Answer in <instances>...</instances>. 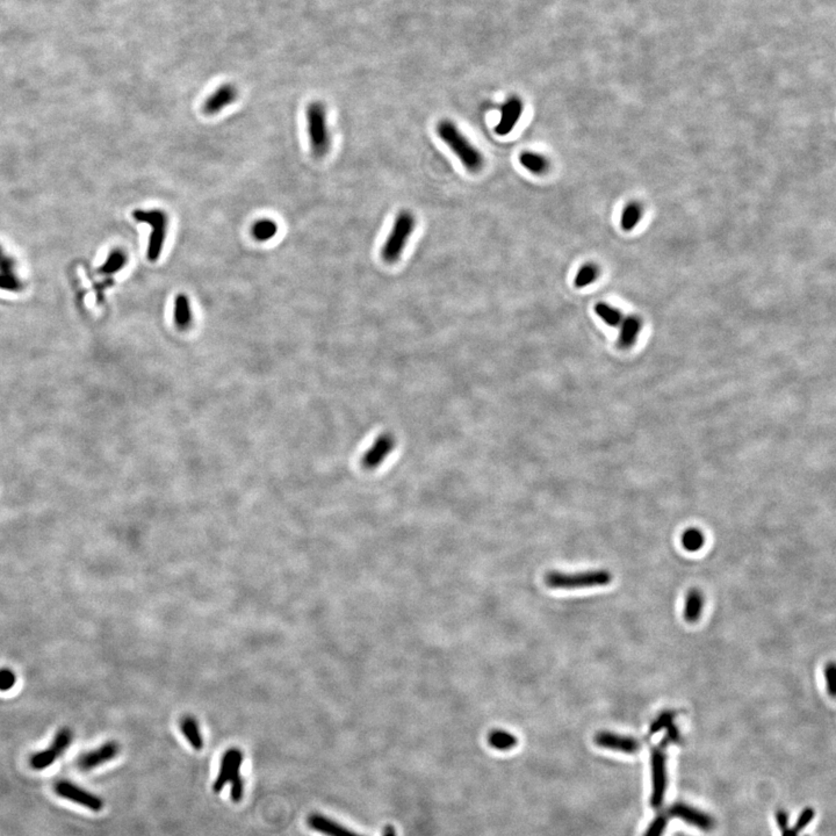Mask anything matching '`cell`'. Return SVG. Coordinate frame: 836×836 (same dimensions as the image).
Listing matches in <instances>:
<instances>
[{"mask_svg": "<svg viewBox=\"0 0 836 836\" xmlns=\"http://www.w3.org/2000/svg\"><path fill=\"white\" fill-rule=\"evenodd\" d=\"M436 129L440 140L457 155L467 171L477 173L482 170L484 165L482 153L469 142L455 122L444 119L438 122Z\"/></svg>", "mask_w": 836, "mask_h": 836, "instance_id": "obj_1", "label": "cell"}, {"mask_svg": "<svg viewBox=\"0 0 836 836\" xmlns=\"http://www.w3.org/2000/svg\"><path fill=\"white\" fill-rule=\"evenodd\" d=\"M612 581V575L604 569L598 571L562 573L549 571L545 576V583L551 589L574 590L604 587Z\"/></svg>", "mask_w": 836, "mask_h": 836, "instance_id": "obj_2", "label": "cell"}, {"mask_svg": "<svg viewBox=\"0 0 836 836\" xmlns=\"http://www.w3.org/2000/svg\"><path fill=\"white\" fill-rule=\"evenodd\" d=\"M305 117L312 153L315 157L325 156L331 144L327 107L322 102H310L305 109Z\"/></svg>", "mask_w": 836, "mask_h": 836, "instance_id": "obj_3", "label": "cell"}, {"mask_svg": "<svg viewBox=\"0 0 836 836\" xmlns=\"http://www.w3.org/2000/svg\"><path fill=\"white\" fill-rule=\"evenodd\" d=\"M415 226L416 220L412 213L409 211H401L397 214L393 228L382 247V259L386 263L394 264L401 258L408 240L414 233Z\"/></svg>", "mask_w": 836, "mask_h": 836, "instance_id": "obj_4", "label": "cell"}, {"mask_svg": "<svg viewBox=\"0 0 836 836\" xmlns=\"http://www.w3.org/2000/svg\"><path fill=\"white\" fill-rule=\"evenodd\" d=\"M133 218L137 222L146 223L151 228L146 257L150 262H157L163 252L169 229V216L162 209H136L133 213Z\"/></svg>", "mask_w": 836, "mask_h": 836, "instance_id": "obj_5", "label": "cell"}, {"mask_svg": "<svg viewBox=\"0 0 836 836\" xmlns=\"http://www.w3.org/2000/svg\"><path fill=\"white\" fill-rule=\"evenodd\" d=\"M73 739V733L69 728H61L55 735L49 748L41 750L30 757V767L35 770H44L50 767L69 748Z\"/></svg>", "mask_w": 836, "mask_h": 836, "instance_id": "obj_6", "label": "cell"}, {"mask_svg": "<svg viewBox=\"0 0 836 836\" xmlns=\"http://www.w3.org/2000/svg\"><path fill=\"white\" fill-rule=\"evenodd\" d=\"M652 776L653 792L651 804L654 808L661 807L667 790V757L663 747H658L652 752Z\"/></svg>", "mask_w": 836, "mask_h": 836, "instance_id": "obj_7", "label": "cell"}, {"mask_svg": "<svg viewBox=\"0 0 836 836\" xmlns=\"http://www.w3.org/2000/svg\"><path fill=\"white\" fill-rule=\"evenodd\" d=\"M55 791L59 797L71 800L73 803L82 805V806L88 807V810L93 812L102 811L105 805L104 800L100 797L88 792L86 790L82 789L79 786H75L68 781H59L56 783Z\"/></svg>", "mask_w": 836, "mask_h": 836, "instance_id": "obj_8", "label": "cell"}, {"mask_svg": "<svg viewBox=\"0 0 836 836\" xmlns=\"http://www.w3.org/2000/svg\"><path fill=\"white\" fill-rule=\"evenodd\" d=\"M244 755L240 749L230 748L225 752L222 757L220 771L218 777L213 784V791L215 793L221 792L227 783L233 782L235 778L240 776V770L243 763Z\"/></svg>", "mask_w": 836, "mask_h": 836, "instance_id": "obj_9", "label": "cell"}, {"mask_svg": "<svg viewBox=\"0 0 836 836\" xmlns=\"http://www.w3.org/2000/svg\"><path fill=\"white\" fill-rule=\"evenodd\" d=\"M524 111V102L520 97H510L501 107V119L495 127V133L500 136H506L513 131L518 124Z\"/></svg>", "mask_w": 836, "mask_h": 836, "instance_id": "obj_10", "label": "cell"}, {"mask_svg": "<svg viewBox=\"0 0 836 836\" xmlns=\"http://www.w3.org/2000/svg\"><path fill=\"white\" fill-rule=\"evenodd\" d=\"M395 448L394 437L389 433H382L375 440L371 448L365 453L361 459V465L366 469H375L381 465L383 460L388 457L389 453Z\"/></svg>", "mask_w": 836, "mask_h": 836, "instance_id": "obj_11", "label": "cell"}, {"mask_svg": "<svg viewBox=\"0 0 836 836\" xmlns=\"http://www.w3.org/2000/svg\"><path fill=\"white\" fill-rule=\"evenodd\" d=\"M120 752V745L117 741H108L100 745L99 748L84 754L78 759V767L82 770H91L95 768L105 764L108 761L113 760Z\"/></svg>", "mask_w": 836, "mask_h": 836, "instance_id": "obj_12", "label": "cell"}, {"mask_svg": "<svg viewBox=\"0 0 836 836\" xmlns=\"http://www.w3.org/2000/svg\"><path fill=\"white\" fill-rule=\"evenodd\" d=\"M669 815L674 818L681 819L683 821L690 824V825L702 829V830H711L714 826L713 819L709 815H706L704 812L699 811L697 808L689 806L687 804L678 803L675 804L674 806L670 807Z\"/></svg>", "mask_w": 836, "mask_h": 836, "instance_id": "obj_13", "label": "cell"}, {"mask_svg": "<svg viewBox=\"0 0 836 836\" xmlns=\"http://www.w3.org/2000/svg\"><path fill=\"white\" fill-rule=\"evenodd\" d=\"M237 97H238V91L235 85L230 83L223 84L218 90H215L205 102V113L208 115L220 113L222 109L234 104Z\"/></svg>", "mask_w": 836, "mask_h": 836, "instance_id": "obj_14", "label": "cell"}, {"mask_svg": "<svg viewBox=\"0 0 836 836\" xmlns=\"http://www.w3.org/2000/svg\"><path fill=\"white\" fill-rule=\"evenodd\" d=\"M595 743L602 748L610 750H618L626 754H634L640 749V743L636 739L625 735H619L612 732H600L595 737Z\"/></svg>", "mask_w": 836, "mask_h": 836, "instance_id": "obj_15", "label": "cell"}, {"mask_svg": "<svg viewBox=\"0 0 836 836\" xmlns=\"http://www.w3.org/2000/svg\"><path fill=\"white\" fill-rule=\"evenodd\" d=\"M308 824L312 828L315 829L316 832L322 833L327 836H361L358 835L356 833L351 832L345 827L339 825L337 822L332 821L330 819H327L324 815H310L308 818Z\"/></svg>", "mask_w": 836, "mask_h": 836, "instance_id": "obj_16", "label": "cell"}, {"mask_svg": "<svg viewBox=\"0 0 836 836\" xmlns=\"http://www.w3.org/2000/svg\"><path fill=\"white\" fill-rule=\"evenodd\" d=\"M704 597L699 589L689 590L684 600V619L690 624L697 623L702 616Z\"/></svg>", "mask_w": 836, "mask_h": 836, "instance_id": "obj_17", "label": "cell"}, {"mask_svg": "<svg viewBox=\"0 0 836 836\" xmlns=\"http://www.w3.org/2000/svg\"><path fill=\"white\" fill-rule=\"evenodd\" d=\"M520 163L527 171L537 175H545L551 167L549 158L535 151H523L520 153Z\"/></svg>", "mask_w": 836, "mask_h": 836, "instance_id": "obj_18", "label": "cell"}, {"mask_svg": "<svg viewBox=\"0 0 836 836\" xmlns=\"http://www.w3.org/2000/svg\"><path fill=\"white\" fill-rule=\"evenodd\" d=\"M173 319H175V325L180 330L189 329V325L192 323V308H191V302H189L187 295L180 293L175 296Z\"/></svg>", "mask_w": 836, "mask_h": 836, "instance_id": "obj_19", "label": "cell"}, {"mask_svg": "<svg viewBox=\"0 0 836 836\" xmlns=\"http://www.w3.org/2000/svg\"><path fill=\"white\" fill-rule=\"evenodd\" d=\"M622 329H620V334H619V348L622 349H629L636 342L638 334L640 330V321L636 317H627L625 320L622 321Z\"/></svg>", "mask_w": 836, "mask_h": 836, "instance_id": "obj_20", "label": "cell"}, {"mask_svg": "<svg viewBox=\"0 0 836 836\" xmlns=\"http://www.w3.org/2000/svg\"><path fill=\"white\" fill-rule=\"evenodd\" d=\"M180 728H182V734L185 735V738L189 740L193 748L197 749V750L202 749L204 740L201 737L197 720L192 716H184L180 720Z\"/></svg>", "mask_w": 836, "mask_h": 836, "instance_id": "obj_21", "label": "cell"}, {"mask_svg": "<svg viewBox=\"0 0 836 836\" xmlns=\"http://www.w3.org/2000/svg\"><path fill=\"white\" fill-rule=\"evenodd\" d=\"M128 256L124 250L121 249H113L109 252L107 256L105 263L100 267V272L104 274H114L124 269V266L127 265Z\"/></svg>", "mask_w": 836, "mask_h": 836, "instance_id": "obj_22", "label": "cell"}, {"mask_svg": "<svg viewBox=\"0 0 836 836\" xmlns=\"http://www.w3.org/2000/svg\"><path fill=\"white\" fill-rule=\"evenodd\" d=\"M488 743L496 750H510L517 745V738L509 732L494 730L488 735Z\"/></svg>", "mask_w": 836, "mask_h": 836, "instance_id": "obj_23", "label": "cell"}, {"mask_svg": "<svg viewBox=\"0 0 836 836\" xmlns=\"http://www.w3.org/2000/svg\"><path fill=\"white\" fill-rule=\"evenodd\" d=\"M251 233H252L254 238L258 242H266V240H272L273 237L276 236L278 233V225L276 221L269 220V218H260L254 223V226L251 228Z\"/></svg>", "mask_w": 836, "mask_h": 836, "instance_id": "obj_24", "label": "cell"}, {"mask_svg": "<svg viewBox=\"0 0 836 836\" xmlns=\"http://www.w3.org/2000/svg\"><path fill=\"white\" fill-rule=\"evenodd\" d=\"M595 313L610 327H618L619 324L622 323V314L607 303H603V302L597 303L595 305Z\"/></svg>", "mask_w": 836, "mask_h": 836, "instance_id": "obj_25", "label": "cell"}, {"mask_svg": "<svg viewBox=\"0 0 836 836\" xmlns=\"http://www.w3.org/2000/svg\"><path fill=\"white\" fill-rule=\"evenodd\" d=\"M597 276L598 267L593 264H585L578 269V274L575 276L574 286L576 288L587 287L593 284V281H596Z\"/></svg>", "mask_w": 836, "mask_h": 836, "instance_id": "obj_26", "label": "cell"}, {"mask_svg": "<svg viewBox=\"0 0 836 836\" xmlns=\"http://www.w3.org/2000/svg\"><path fill=\"white\" fill-rule=\"evenodd\" d=\"M641 218V209L636 204H629L624 209L620 218V227L624 231H631L636 228Z\"/></svg>", "mask_w": 836, "mask_h": 836, "instance_id": "obj_27", "label": "cell"}, {"mask_svg": "<svg viewBox=\"0 0 836 836\" xmlns=\"http://www.w3.org/2000/svg\"><path fill=\"white\" fill-rule=\"evenodd\" d=\"M682 545L689 552H697L704 545V535L697 529H689L682 535Z\"/></svg>", "mask_w": 836, "mask_h": 836, "instance_id": "obj_28", "label": "cell"}, {"mask_svg": "<svg viewBox=\"0 0 836 836\" xmlns=\"http://www.w3.org/2000/svg\"><path fill=\"white\" fill-rule=\"evenodd\" d=\"M15 259L11 255H8L3 245L0 244V274L3 276H15Z\"/></svg>", "mask_w": 836, "mask_h": 836, "instance_id": "obj_29", "label": "cell"}, {"mask_svg": "<svg viewBox=\"0 0 836 836\" xmlns=\"http://www.w3.org/2000/svg\"><path fill=\"white\" fill-rule=\"evenodd\" d=\"M824 675H825L827 691L830 694V697H834L836 691V668L834 662H829V663L825 665Z\"/></svg>", "mask_w": 836, "mask_h": 836, "instance_id": "obj_30", "label": "cell"}, {"mask_svg": "<svg viewBox=\"0 0 836 836\" xmlns=\"http://www.w3.org/2000/svg\"><path fill=\"white\" fill-rule=\"evenodd\" d=\"M668 824L667 815H660L652 821L644 836H662Z\"/></svg>", "mask_w": 836, "mask_h": 836, "instance_id": "obj_31", "label": "cell"}, {"mask_svg": "<svg viewBox=\"0 0 836 836\" xmlns=\"http://www.w3.org/2000/svg\"><path fill=\"white\" fill-rule=\"evenodd\" d=\"M673 721V712H669L668 711V712L662 713L661 716H658V718L655 719L654 723H652V733L654 734V733H658V732L662 731V730H668V728L674 726Z\"/></svg>", "mask_w": 836, "mask_h": 836, "instance_id": "obj_32", "label": "cell"}, {"mask_svg": "<svg viewBox=\"0 0 836 836\" xmlns=\"http://www.w3.org/2000/svg\"><path fill=\"white\" fill-rule=\"evenodd\" d=\"M0 289L8 292H19L22 289V283L17 274L3 276L0 274Z\"/></svg>", "mask_w": 836, "mask_h": 836, "instance_id": "obj_33", "label": "cell"}, {"mask_svg": "<svg viewBox=\"0 0 836 836\" xmlns=\"http://www.w3.org/2000/svg\"><path fill=\"white\" fill-rule=\"evenodd\" d=\"M17 683L15 672L8 668L0 669V691L11 690Z\"/></svg>", "mask_w": 836, "mask_h": 836, "instance_id": "obj_34", "label": "cell"}, {"mask_svg": "<svg viewBox=\"0 0 836 836\" xmlns=\"http://www.w3.org/2000/svg\"><path fill=\"white\" fill-rule=\"evenodd\" d=\"M815 810L811 808V807H806V808H805V810L800 813L798 819H797L796 825H795V829H793V830L798 833L800 832V830H803V829L806 828V826L811 824L812 820H813V818H815Z\"/></svg>", "mask_w": 836, "mask_h": 836, "instance_id": "obj_35", "label": "cell"}, {"mask_svg": "<svg viewBox=\"0 0 836 836\" xmlns=\"http://www.w3.org/2000/svg\"><path fill=\"white\" fill-rule=\"evenodd\" d=\"M231 783V790H230V797L234 803H240L244 795V781L243 778L238 776L235 778Z\"/></svg>", "mask_w": 836, "mask_h": 836, "instance_id": "obj_36", "label": "cell"}, {"mask_svg": "<svg viewBox=\"0 0 836 836\" xmlns=\"http://www.w3.org/2000/svg\"><path fill=\"white\" fill-rule=\"evenodd\" d=\"M776 821H777L779 829L784 830V829L788 828V815H786V812L778 811L777 815H776Z\"/></svg>", "mask_w": 836, "mask_h": 836, "instance_id": "obj_37", "label": "cell"}, {"mask_svg": "<svg viewBox=\"0 0 836 836\" xmlns=\"http://www.w3.org/2000/svg\"><path fill=\"white\" fill-rule=\"evenodd\" d=\"M383 836H397V832L392 826H387L383 830Z\"/></svg>", "mask_w": 836, "mask_h": 836, "instance_id": "obj_38", "label": "cell"}, {"mask_svg": "<svg viewBox=\"0 0 836 836\" xmlns=\"http://www.w3.org/2000/svg\"><path fill=\"white\" fill-rule=\"evenodd\" d=\"M783 836H797V832H795L792 829L786 828L783 830Z\"/></svg>", "mask_w": 836, "mask_h": 836, "instance_id": "obj_39", "label": "cell"}]
</instances>
